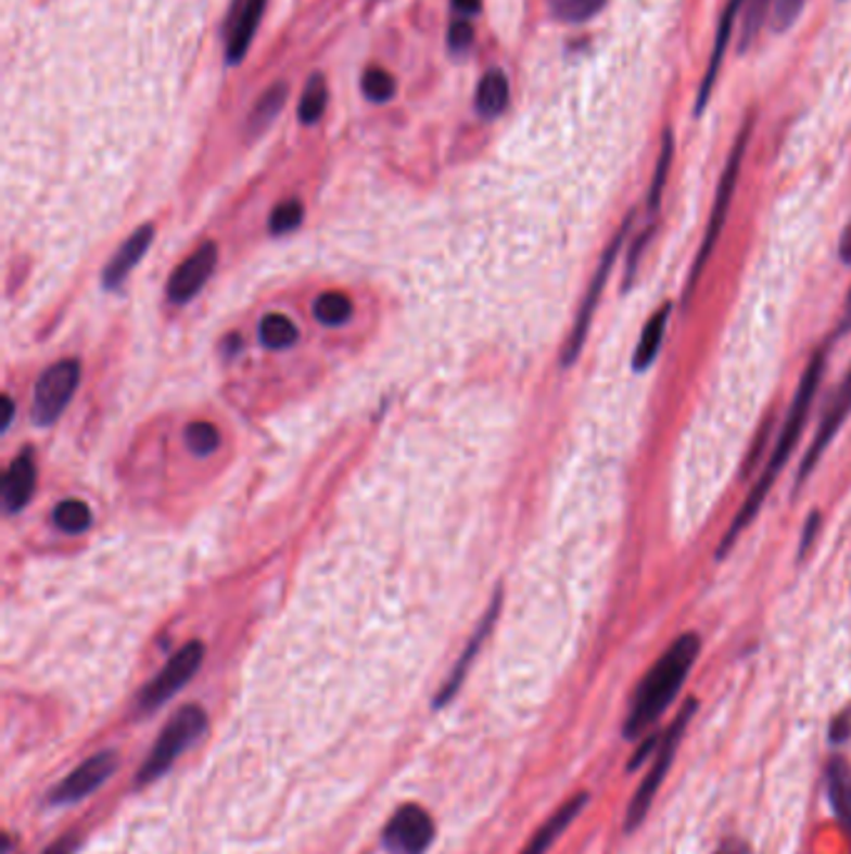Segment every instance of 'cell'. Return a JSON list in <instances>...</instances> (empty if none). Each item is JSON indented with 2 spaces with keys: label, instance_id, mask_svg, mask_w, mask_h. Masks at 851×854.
Here are the masks:
<instances>
[{
  "label": "cell",
  "instance_id": "cell-39",
  "mask_svg": "<svg viewBox=\"0 0 851 854\" xmlns=\"http://www.w3.org/2000/svg\"><path fill=\"white\" fill-rule=\"evenodd\" d=\"M659 742H662V737H657V735L647 737V740L642 742V748H639L637 752H634V760L627 765V773H634V769H637V767L642 765V762H645V760L649 757V754L657 752V750H659Z\"/></svg>",
  "mask_w": 851,
  "mask_h": 854
},
{
  "label": "cell",
  "instance_id": "cell-11",
  "mask_svg": "<svg viewBox=\"0 0 851 854\" xmlns=\"http://www.w3.org/2000/svg\"><path fill=\"white\" fill-rule=\"evenodd\" d=\"M851 415V370L849 375L841 380V385L837 387V393L827 405V410L822 415V422H820V430H816L812 445H809V453L806 458L802 460V468H799V475H797V490L804 485V480L812 475L816 462L822 460V455L827 453L829 443L834 441V435L839 433V428L844 425V420Z\"/></svg>",
  "mask_w": 851,
  "mask_h": 854
},
{
  "label": "cell",
  "instance_id": "cell-1",
  "mask_svg": "<svg viewBox=\"0 0 851 854\" xmlns=\"http://www.w3.org/2000/svg\"><path fill=\"white\" fill-rule=\"evenodd\" d=\"M824 368H827V350H816L812 355V360H809L804 375H802V383H799L797 393H795V400H791V408L787 415V422H784L782 428V435L777 441V447H774V455L770 460V466L764 468V475L759 477V483L749 490L745 505H741V510L737 512V518L727 530V535L722 537L720 543V550H716V560L727 558V552L732 550V545L737 543V537L745 533V530L752 525V520L759 515V510H762V505L766 500V495H770L772 485L777 483L779 472L787 466L789 455L795 453V447L799 443V437H802V430H804V422H806V415L809 408H812L814 403V395H816V387L822 383V375H824Z\"/></svg>",
  "mask_w": 851,
  "mask_h": 854
},
{
  "label": "cell",
  "instance_id": "cell-30",
  "mask_svg": "<svg viewBox=\"0 0 851 854\" xmlns=\"http://www.w3.org/2000/svg\"><path fill=\"white\" fill-rule=\"evenodd\" d=\"M186 445L190 447V453L207 458L220 447L218 428L211 425V422H190L186 428Z\"/></svg>",
  "mask_w": 851,
  "mask_h": 854
},
{
  "label": "cell",
  "instance_id": "cell-33",
  "mask_svg": "<svg viewBox=\"0 0 851 854\" xmlns=\"http://www.w3.org/2000/svg\"><path fill=\"white\" fill-rule=\"evenodd\" d=\"M809 0H774V8H772V26L777 33L789 30L795 23L799 21V15L806 8Z\"/></svg>",
  "mask_w": 851,
  "mask_h": 854
},
{
  "label": "cell",
  "instance_id": "cell-20",
  "mask_svg": "<svg viewBox=\"0 0 851 854\" xmlns=\"http://www.w3.org/2000/svg\"><path fill=\"white\" fill-rule=\"evenodd\" d=\"M670 315H672V305H662V308L647 320V326L642 330V337L637 343V350L632 355V368L637 372H645L649 365L655 362L659 347H662L666 326H670Z\"/></svg>",
  "mask_w": 851,
  "mask_h": 854
},
{
  "label": "cell",
  "instance_id": "cell-10",
  "mask_svg": "<svg viewBox=\"0 0 851 854\" xmlns=\"http://www.w3.org/2000/svg\"><path fill=\"white\" fill-rule=\"evenodd\" d=\"M115 769H118V752L115 750L90 754L86 762H80L78 767L71 769V773L50 790L48 804L50 807H71V804L88 800L90 794L98 792L100 787L115 775Z\"/></svg>",
  "mask_w": 851,
  "mask_h": 854
},
{
  "label": "cell",
  "instance_id": "cell-3",
  "mask_svg": "<svg viewBox=\"0 0 851 854\" xmlns=\"http://www.w3.org/2000/svg\"><path fill=\"white\" fill-rule=\"evenodd\" d=\"M207 732V715L200 704H186L175 710L161 735L148 752V757L136 773V787H148L161 779L193 744L203 740Z\"/></svg>",
  "mask_w": 851,
  "mask_h": 854
},
{
  "label": "cell",
  "instance_id": "cell-32",
  "mask_svg": "<svg viewBox=\"0 0 851 854\" xmlns=\"http://www.w3.org/2000/svg\"><path fill=\"white\" fill-rule=\"evenodd\" d=\"M303 218H305V207H303V203L295 201V197H292V201L280 203L270 215V233L285 235V233H290V230H295L300 222H303Z\"/></svg>",
  "mask_w": 851,
  "mask_h": 854
},
{
  "label": "cell",
  "instance_id": "cell-31",
  "mask_svg": "<svg viewBox=\"0 0 851 854\" xmlns=\"http://www.w3.org/2000/svg\"><path fill=\"white\" fill-rule=\"evenodd\" d=\"M395 90H397V82L388 71H382V68H367L365 71L363 93L370 98V101L385 103V101H390L392 95H395Z\"/></svg>",
  "mask_w": 851,
  "mask_h": 854
},
{
  "label": "cell",
  "instance_id": "cell-12",
  "mask_svg": "<svg viewBox=\"0 0 851 854\" xmlns=\"http://www.w3.org/2000/svg\"><path fill=\"white\" fill-rule=\"evenodd\" d=\"M215 263H218V245L215 243H203L190 258L182 260L168 283L170 303L186 305L193 301L207 283V278L213 276Z\"/></svg>",
  "mask_w": 851,
  "mask_h": 854
},
{
  "label": "cell",
  "instance_id": "cell-17",
  "mask_svg": "<svg viewBox=\"0 0 851 854\" xmlns=\"http://www.w3.org/2000/svg\"><path fill=\"white\" fill-rule=\"evenodd\" d=\"M153 235H155L153 226H143V228H138L128 240H125L123 247L118 253H115V258L107 263V268L103 272V288L105 290L120 288L123 280L130 276L132 268H136L140 258H143V255L148 253L150 243H153Z\"/></svg>",
  "mask_w": 851,
  "mask_h": 854
},
{
  "label": "cell",
  "instance_id": "cell-28",
  "mask_svg": "<svg viewBox=\"0 0 851 854\" xmlns=\"http://www.w3.org/2000/svg\"><path fill=\"white\" fill-rule=\"evenodd\" d=\"M672 155H674V138H672V130H664L662 153H659L655 176H652V182H649V193H647V207H649V211H652V213L657 211L659 203H662V193H664L666 178H670V168H672Z\"/></svg>",
  "mask_w": 851,
  "mask_h": 854
},
{
  "label": "cell",
  "instance_id": "cell-36",
  "mask_svg": "<svg viewBox=\"0 0 851 854\" xmlns=\"http://www.w3.org/2000/svg\"><path fill=\"white\" fill-rule=\"evenodd\" d=\"M649 238H652V228L645 230V233H642L637 240H634L632 247H630V258H627V283L634 278V272H637L639 258H642V253H645V245H647V240H649Z\"/></svg>",
  "mask_w": 851,
  "mask_h": 854
},
{
  "label": "cell",
  "instance_id": "cell-35",
  "mask_svg": "<svg viewBox=\"0 0 851 854\" xmlns=\"http://www.w3.org/2000/svg\"><path fill=\"white\" fill-rule=\"evenodd\" d=\"M820 520H822L820 512H812V515L806 518V525H804V533H802V543H799V560H804L806 555H809V550H812L816 530H820Z\"/></svg>",
  "mask_w": 851,
  "mask_h": 854
},
{
  "label": "cell",
  "instance_id": "cell-41",
  "mask_svg": "<svg viewBox=\"0 0 851 854\" xmlns=\"http://www.w3.org/2000/svg\"><path fill=\"white\" fill-rule=\"evenodd\" d=\"M714 854H749V844L741 840H727Z\"/></svg>",
  "mask_w": 851,
  "mask_h": 854
},
{
  "label": "cell",
  "instance_id": "cell-14",
  "mask_svg": "<svg viewBox=\"0 0 851 854\" xmlns=\"http://www.w3.org/2000/svg\"><path fill=\"white\" fill-rule=\"evenodd\" d=\"M265 0H236L228 21V63H240L261 23Z\"/></svg>",
  "mask_w": 851,
  "mask_h": 854
},
{
  "label": "cell",
  "instance_id": "cell-42",
  "mask_svg": "<svg viewBox=\"0 0 851 854\" xmlns=\"http://www.w3.org/2000/svg\"><path fill=\"white\" fill-rule=\"evenodd\" d=\"M847 333H851V293L847 297L844 313H841V320H839V326H837V337L847 335Z\"/></svg>",
  "mask_w": 851,
  "mask_h": 854
},
{
  "label": "cell",
  "instance_id": "cell-9",
  "mask_svg": "<svg viewBox=\"0 0 851 854\" xmlns=\"http://www.w3.org/2000/svg\"><path fill=\"white\" fill-rule=\"evenodd\" d=\"M435 819L415 802L399 804L382 829V847L390 854H424L435 842Z\"/></svg>",
  "mask_w": 851,
  "mask_h": 854
},
{
  "label": "cell",
  "instance_id": "cell-5",
  "mask_svg": "<svg viewBox=\"0 0 851 854\" xmlns=\"http://www.w3.org/2000/svg\"><path fill=\"white\" fill-rule=\"evenodd\" d=\"M699 708V702L695 698H689L684 702V708L679 710V715L672 719V725L666 732L662 735V742H659V750H657V757L652 762V769H649V775L645 777V782L639 785V790L634 792V798L627 807V819H624V832H634L642 823H645V817L649 815V807H652L655 802V794L659 787H662L666 773H670L672 762H674V754H677V748L684 737V729L689 727L691 717H695V712Z\"/></svg>",
  "mask_w": 851,
  "mask_h": 854
},
{
  "label": "cell",
  "instance_id": "cell-8",
  "mask_svg": "<svg viewBox=\"0 0 851 854\" xmlns=\"http://www.w3.org/2000/svg\"><path fill=\"white\" fill-rule=\"evenodd\" d=\"M80 383V362L78 360H61L53 362L40 375L36 385V395H33V412L30 418L36 422V428H50L61 418L63 410L68 408L73 400L75 387Z\"/></svg>",
  "mask_w": 851,
  "mask_h": 854
},
{
  "label": "cell",
  "instance_id": "cell-16",
  "mask_svg": "<svg viewBox=\"0 0 851 854\" xmlns=\"http://www.w3.org/2000/svg\"><path fill=\"white\" fill-rule=\"evenodd\" d=\"M499 600H503V592H497V595H495V600H492L490 610H487V615H485V620H482L480 629H478V633H474V637L470 640V645H467V650H465L462 658L457 660V665H455V670H453V675L447 677L445 687H442V690L437 692L435 702H432V708H435V710L445 708V704L455 698L457 690H460V685H462V679H465V675H467V670H470V665H472L474 654L480 652L482 642H485V637L490 635V629H492V622H495V617L499 615Z\"/></svg>",
  "mask_w": 851,
  "mask_h": 854
},
{
  "label": "cell",
  "instance_id": "cell-7",
  "mask_svg": "<svg viewBox=\"0 0 851 854\" xmlns=\"http://www.w3.org/2000/svg\"><path fill=\"white\" fill-rule=\"evenodd\" d=\"M632 220H634V213H630L627 220L622 222V228L617 230V235L612 238V243L607 245L602 260H599V265H597L595 276H592L589 290H587V295H584V301L580 305V313H577V320H574V328H572V333H570V340H567V345H564L562 368H570V365L580 358L582 345H584V340H587V333H589L592 318H595V308H597L599 297H602V290L607 285L609 272H612V265L617 260V255H620V251H622L624 238H627V233H630Z\"/></svg>",
  "mask_w": 851,
  "mask_h": 854
},
{
  "label": "cell",
  "instance_id": "cell-29",
  "mask_svg": "<svg viewBox=\"0 0 851 854\" xmlns=\"http://www.w3.org/2000/svg\"><path fill=\"white\" fill-rule=\"evenodd\" d=\"M325 105H328V86H325L322 76H313L307 80V86L303 90V101H300L297 115L305 126H313L322 118Z\"/></svg>",
  "mask_w": 851,
  "mask_h": 854
},
{
  "label": "cell",
  "instance_id": "cell-25",
  "mask_svg": "<svg viewBox=\"0 0 851 854\" xmlns=\"http://www.w3.org/2000/svg\"><path fill=\"white\" fill-rule=\"evenodd\" d=\"M549 13L562 23H587L607 8V0H547Z\"/></svg>",
  "mask_w": 851,
  "mask_h": 854
},
{
  "label": "cell",
  "instance_id": "cell-40",
  "mask_svg": "<svg viewBox=\"0 0 851 854\" xmlns=\"http://www.w3.org/2000/svg\"><path fill=\"white\" fill-rule=\"evenodd\" d=\"M839 258H841V263H847V265L851 263V222L844 228V233H841Z\"/></svg>",
  "mask_w": 851,
  "mask_h": 854
},
{
  "label": "cell",
  "instance_id": "cell-24",
  "mask_svg": "<svg viewBox=\"0 0 851 854\" xmlns=\"http://www.w3.org/2000/svg\"><path fill=\"white\" fill-rule=\"evenodd\" d=\"M285 98H288V86H285V82H275V86L268 90V93H265L261 101H257L253 115H250V136H257V132H263L275 118H278V113L282 111V105H285Z\"/></svg>",
  "mask_w": 851,
  "mask_h": 854
},
{
  "label": "cell",
  "instance_id": "cell-4",
  "mask_svg": "<svg viewBox=\"0 0 851 854\" xmlns=\"http://www.w3.org/2000/svg\"><path fill=\"white\" fill-rule=\"evenodd\" d=\"M752 126H754V120H747V123H745V128L739 130L737 140H734V148H732V153H729V161H727V165H724L720 188H716V195H714L712 213H709L707 233H704L702 245H699V253H697V258H695V265H691V272H689V280H687V290H684V303H687L689 297H691V293H695V288H697V283H699V276H702V272H704L707 260L712 258L716 240H720L724 222H727V215H729V205H732L734 190H737V180H739L741 163H745V153H747V145H749V136H752Z\"/></svg>",
  "mask_w": 851,
  "mask_h": 854
},
{
  "label": "cell",
  "instance_id": "cell-19",
  "mask_svg": "<svg viewBox=\"0 0 851 854\" xmlns=\"http://www.w3.org/2000/svg\"><path fill=\"white\" fill-rule=\"evenodd\" d=\"M827 792L839 825L851 834V767L841 754L827 762Z\"/></svg>",
  "mask_w": 851,
  "mask_h": 854
},
{
  "label": "cell",
  "instance_id": "cell-43",
  "mask_svg": "<svg viewBox=\"0 0 851 854\" xmlns=\"http://www.w3.org/2000/svg\"><path fill=\"white\" fill-rule=\"evenodd\" d=\"M455 3V8L457 11H462V13H478L480 11V5H482V0H453Z\"/></svg>",
  "mask_w": 851,
  "mask_h": 854
},
{
  "label": "cell",
  "instance_id": "cell-23",
  "mask_svg": "<svg viewBox=\"0 0 851 854\" xmlns=\"http://www.w3.org/2000/svg\"><path fill=\"white\" fill-rule=\"evenodd\" d=\"M315 318L330 328L345 326L353 318V301L340 290H328L315 301Z\"/></svg>",
  "mask_w": 851,
  "mask_h": 854
},
{
  "label": "cell",
  "instance_id": "cell-22",
  "mask_svg": "<svg viewBox=\"0 0 851 854\" xmlns=\"http://www.w3.org/2000/svg\"><path fill=\"white\" fill-rule=\"evenodd\" d=\"M257 335H261V343L265 347H270V350H285V347L297 343L295 322L280 313L265 315Z\"/></svg>",
  "mask_w": 851,
  "mask_h": 854
},
{
  "label": "cell",
  "instance_id": "cell-27",
  "mask_svg": "<svg viewBox=\"0 0 851 854\" xmlns=\"http://www.w3.org/2000/svg\"><path fill=\"white\" fill-rule=\"evenodd\" d=\"M53 522L58 530H63V533L80 535L86 533L90 522H93V512H90L88 505L80 500H63L53 512Z\"/></svg>",
  "mask_w": 851,
  "mask_h": 854
},
{
  "label": "cell",
  "instance_id": "cell-26",
  "mask_svg": "<svg viewBox=\"0 0 851 854\" xmlns=\"http://www.w3.org/2000/svg\"><path fill=\"white\" fill-rule=\"evenodd\" d=\"M774 0H747L741 11V28H739V53H745L754 43L757 33L762 30L764 21L770 18Z\"/></svg>",
  "mask_w": 851,
  "mask_h": 854
},
{
  "label": "cell",
  "instance_id": "cell-44",
  "mask_svg": "<svg viewBox=\"0 0 851 854\" xmlns=\"http://www.w3.org/2000/svg\"><path fill=\"white\" fill-rule=\"evenodd\" d=\"M11 420H13V400H11V397H5V420H3V430L11 428Z\"/></svg>",
  "mask_w": 851,
  "mask_h": 854
},
{
  "label": "cell",
  "instance_id": "cell-21",
  "mask_svg": "<svg viewBox=\"0 0 851 854\" xmlns=\"http://www.w3.org/2000/svg\"><path fill=\"white\" fill-rule=\"evenodd\" d=\"M510 101V82H507L503 71H490L480 80L478 95H474V107L482 118H497Z\"/></svg>",
  "mask_w": 851,
  "mask_h": 854
},
{
  "label": "cell",
  "instance_id": "cell-13",
  "mask_svg": "<svg viewBox=\"0 0 851 854\" xmlns=\"http://www.w3.org/2000/svg\"><path fill=\"white\" fill-rule=\"evenodd\" d=\"M745 3H747V0H729L727 8H724L720 26H716V38H714L712 55H709V65H707L704 80H702V86H699V95H697V105H695L697 118L704 113V107L709 105V98H712V90H714L716 78H720L724 55H727V51H729L734 23H737L741 11H745Z\"/></svg>",
  "mask_w": 851,
  "mask_h": 854
},
{
  "label": "cell",
  "instance_id": "cell-37",
  "mask_svg": "<svg viewBox=\"0 0 851 854\" xmlns=\"http://www.w3.org/2000/svg\"><path fill=\"white\" fill-rule=\"evenodd\" d=\"M78 847H80V837L71 832V834L58 837V840L50 842L40 854H75L78 852Z\"/></svg>",
  "mask_w": 851,
  "mask_h": 854
},
{
  "label": "cell",
  "instance_id": "cell-6",
  "mask_svg": "<svg viewBox=\"0 0 851 854\" xmlns=\"http://www.w3.org/2000/svg\"><path fill=\"white\" fill-rule=\"evenodd\" d=\"M205 660V645L203 642H188L173 654L161 673H157L150 683L140 690L138 694V712L140 715H150L157 708H163L165 702L173 700L182 687H186L190 679L195 677V673L203 665Z\"/></svg>",
  "mask_w": 851,
  "mask_h": 854
},
{
  "label": "cell",
  "instance_id": "cell-15",
  "mask_svg": "<svg viewBox=\"0 0 851 854\" xmlns=\"http://www.w3.org/2000/svg\"><path fill=\"white\" fill-rule=\"evenodd\" d=\"M587 804H589V792L572 794V798L567 800L560 810L552 812V815L547 817V823L542 825L537 832L530 837L528 847H524L520 854H547L549 847H552V844L560 840L564 829L580 817V812L587 807Z\"/></svg>",
  "mask_w": 851,
  "mask_h": 854
},
{
  "label": "cell",
  "instance_id": "cell-2",
  "mask_svg": "<svg viewBox=\"0 0 851 854\" xmlns=\"http://www.w3.org/2000/svg\"><path fill=\"white\" fill-rule=\"evenodd\" d=\"M699 650H702L699 635L687 633L677 637V640L672 642V648L655 662V667L649 670L645 679L639 683L637 692H634L632 708L627 712V719H624L622 735L627 737V740H634V737L647 732V729L664 715V710L677 698L684 679L689 677L691 667H695Z\"/></svg>",
  "mask_w": 851,
  "mask_h": 854
},
{
  "label": "cell",
  "instance_id": "cell-38",
  "mask_svg": "<svg viewBox=\"0 0 851 854\" xmlns=\"http://www.w3.org/2000/svg\"><path fill=\"white\" fill-rule=\"evenodd\" d=\"M829 737H831V742H837V744L849 740L851 737V710L841 712V715L834 719L831 727H829Z\"/></svg>",
  "mask_w": 851,
  "mask_h": 854
},
{
  "label": "cell",
  "instance_id": "cell-34",
  "mask_svg": "<svg viewBox=\"0 0 851 854\" xmlns=\"http://www.w3.org/2000/svg\"><path fill=\"white\" fill-rule=\"evenodd\" d=\"M472 36H474V30H472L470 23L457 21L455 26L449 28V48H453L455 53L467 51V48H470V43H472Z\"/></svg>",
  "mask_w": 851,
  "mask_h": 854
},
{
  "label": "cell",
  "instance_id": "cell-18",
  "mask_svg": "<svg viewBox=\"0 0 851 854\" xmlns=\"http://www.w3.org/2000/svg\"><path fill=\"white\" fill-rule=\"evenodd\" d=\"M33 487H36V466L30 453L18 455L3 475V508L5 512H21L28 505Z\"/></svg>",
  "mask_w": 851,
  "mask_h": 854
}]
</instances>
